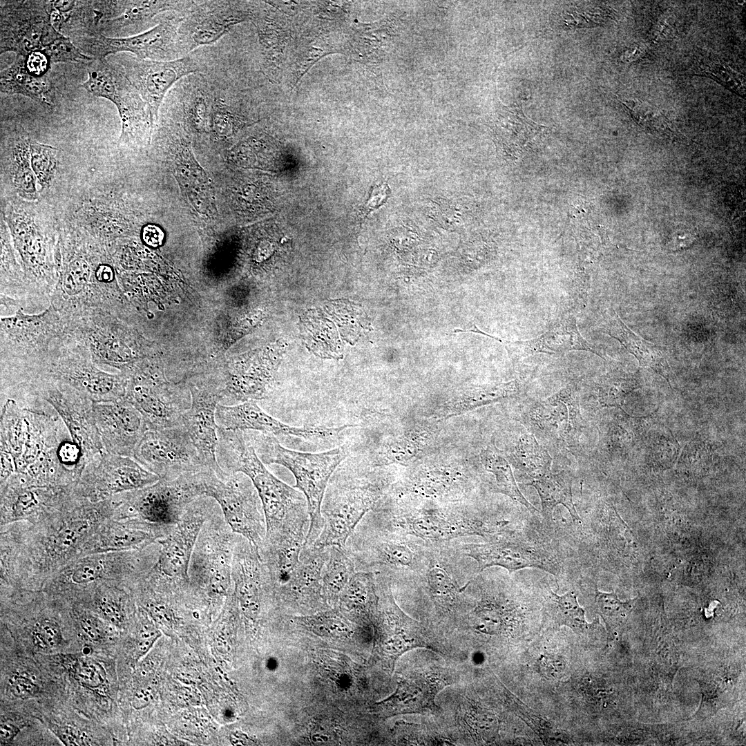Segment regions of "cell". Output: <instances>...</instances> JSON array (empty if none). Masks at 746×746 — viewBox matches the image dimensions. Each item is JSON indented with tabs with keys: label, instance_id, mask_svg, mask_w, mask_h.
I'll list each match as a JSON object with an SVG mask.
<instances>
[{
	"label": "cell",
	"instance_id": "6da1fadb",
	"mask_svg": "<svg viewBox=\"0 0 746 746\" xmlns=\"http://www.w3.org/2000/svg\"><path fill=\"white\" fill-rule=\"evenodd\" d=\"M0 483L66 486L77 482L86 463L79 446L51 407L1 402Z\"/></svg>",
	"mask_w": 746,
	"mask_h": 746
},
{
	"label": "cell",
	"instance_id": "7a4b0ae2",
	"mask_svg": "<svg viewBox=\"0 0 746 746\" xmlns=\"http://www.w3.org/2000/svg\"><path fill=\"white\" fill-rule=\"evenodd\" d=\"M116 504L113 497L85 501L35 524L3 526L16 555L18 589L41 590L49 577L81 555L90 536L113 516Z\"/></svg>",
	"mask_w": 746,
	"mask_h": 746
},
{
	"label": "cell",
	"instance_id": "3957f363",
	"mask_svg": "<svg viewBox=\"0 0 746 746\" xmlns=\"http://www.w3.org/2000/svg\"><path fill=\"white\" fill-rule=\"evenodd\" d=\"M216 457L227 473L250 478L262 502L266 520L265 540L307 537L310 517L303 493L272 475L258 457L246 434L218 430Z\"/></svg>",
	"mask_w": 746,
	"mask_h": 746
},
{
	"label": "cell",
	"instance_id": "277c9868",
	"mask_svg": "<svg viewBox=\"0 0 746 746\" xmlns=\"http://www.w3.org/2000/svg\"><path fill=\"white\" fill-rule=\"evenodd\" d=\"M264 464H278L291 472L295 488L305 495L310 525L305 544L312 545L323 527L321 505L327 484L347 456L343 447L318 453L289 450L280 444L276 437L259 432L249 439Z\"/></svg>",
	"mask_w": 746,
	"mask_h": 746
},
{
	"label": "cell",
	"instance_id": "5b68a950",
	"mask_svg": "<svg viewBox=\"0 0 746 746\" xmlns=\"http://www.w3.org/2000/svg\"><path fill=\"white\" fill-rule=\"evenodd\" d=\"M160 550L156 542L140 550L93 553L76 557L44 583L41 591L66 597L103 582L131 586L156 562Z\"/></svg>",
	"mask_w": 746,
	"mask_h": 746
},
{
	"label": "cell",
	"instance_id": "8992f818",
	"mask_svg": "<svg viewBox=\"0 0 746 746\" xmlns=\"http://www.w3.org/2000/svg\"><path fill=\"white\" fill-rule=\"evenodd\" d=\"M382 484L357 477L341 463L332 475L322 501L323 527L312 545L344 547L381 495Z\"/></svg>",
	"mask_w": 746,
	"mask_h": 746
},
{
	"label": "cell",
	"instance_id": "52a82bcc",
	"mask_svg": "<svg viewBox=\"0 0 746 746\" xmlns=\"http://www.w3.org/2000/svg\"><path fill=\"white\" fill-rule=\"evenodd\" d=\"M236 536L217 503L200 530L191 555L188 571L191 589L205 594L213 602L232 590Z\"/></svg>",
	"mask_w": 746,
	"mask_h": 746
},
{
	"label": "cell",
	"instance_id": "ba28073f",
	"mask_svg": "<svg viewBox=\"0 0 746 746\" xmlns=\"http://www.w3.org/2000/svg\"><path fill=\"white\" fill-rule=\"evenodd\" d=\"M202 495L213 498L232 531L251 542L258 550L266 536V520L256 488L242 472L220 478L213 470L200 471Z\"/></svg>",
	"mask_w": 746,
	"mask_h": 746
},
{
	"label": "cell",
	"instance_id": "9c48e42d",
	"mask_svg": "<svg viewBox=\"0 0 746 746\" xmlns=\"http://www.w3.org/2000/svg\"><path fill=\"white\" fill-rule=\"evenodd\" d=\"M202 494L199 472L173 480L160 479L141 489L113 496L117 505L113 518H136L151 523L174 525L185 508Z\"/></svg>",
	"mask_w": 746,
	"mask_h": 746
},
{
	"label": "cell",
	"instance_id": "30bf717a",
	"mask_svg": "<svg viewBox=\"0 0 746 746\" xmlns=\"http://www.w3.org/2000/svg\"><path fill=\"white\" fill-rule=\"evenodd\" d=\"M82 86L93 96L106 98L117 108L122 121L120 140H139L151 133V111L122 66L105 59H95Z\"/></svg>",
	"mask_w": 746,
	"mask_h": 746
},
{
	"label": "cell",
	"instance_id": "8fae6325",
	"mask_svg": "<svg viewBox=\"0 0 746 746\" xmlns=\"http://www.w3.org/2000/svg\"><path fill=\"white\" fill-rule=\"evenodd\" d=\"M12 396L17 400H39L50 405L80 448L86 464L104 450L93 416V402L74 388L61 382L41 379Z\"/></svg>",
	"mask_w": 746,
	"mask_h": 746
},
{
	"label": "cell",
	"instance_id": "7c38bea8",
	"mask_svg": "<svg viewBox=\"0 0 746 746\" xmlns=\"http://www.w3.org/2000/svg\"><path fill=\"white\" fill-rule=\"evenodd\" d=\"M463 550L477 562L479 572L493 566L503 567L510 573L535 568L557 579L564 571L560 554L548 544L528 537L521 530L497 535L486 543L466 544Z\"/></svg>",
	"mask_w": 746,
	"mask_h": 746
},
{
	"label": "cell",
	"instance_id": "4fadbf2b",
	"mask_svg": "<svg viewBox=\"0 0 746 746\" xmlns=\"http://www.w3.org/2000/svg\"><path fill=\"white\" fill-rule=\"evenodd\" d=\"M182 18L162 21L142 33L124 37L84 35L70 38L85 55L95 59L110 55L130 52L136 57L154 61H169L184 57L178 28Z\"/></svg>",
	"mask_w": 746,
	"mask_h": 746
},
{
	"label": "cell",
	"instance_id": "5bb4252c",
	"mask_svg": "<svg viewBox=\"0 0 746 746\" xmlns=\"http://www.w3.org/2000/svg\"><path fill=\"white\" fill-rule=\"evenodd\" d=\"M132 458L164 480L207 470L182 425L149 429L135 447Z\"/></svg>",
	"mask_w": 746,
	"mask_h": 746
},
{
	"label": "cell",
	"instance_id": "9a60e30c",
	"mask_svg": "<svg viewBox=\"0 0 746 746\" xmlns=\"http://www.w3.org/2000/svg\"><path fill=\"white\" fill-rule=\"evenodd\" d=\"M85 501L76 482L30 486L8 480L0 485V526L21 521L35 524Z\"/></svg>",
	"mask_w": 746,
	"mask_h": 746
},
{
	"label": "cell",
	"instance_id": "2e32d148",
	"mask_svg": "<svg viewBox=\"0 0 746 746\" xmlns=\"http://www.w3.org/2000/svg\"><path fill=\"white\" fill-rule=\"evenodd\" d=\"M160 479L133 458L104 450L86 465L76 482V489L84 499L97 502L119 493L143 488Z\"/></svg>",
	"mask_w": 746,
	"mask_h": 746
},
{
	"label": "cell",
	"instance_id": "e0dca14e",
	"mask_svg": "<svg viewBox=\"0 0 746 746\" xmlns=\"http://www.w3.org/2000/svg\"><path fill=\"white\" fill-rule=\"evenodd\" d=\"M50 6V1H1V54L26 57L61 35L52 24Z\"/></svg>",
	"mask_w": 746,
	"mask_h": 746
},
{
	"label": "cell",
	"instance_id": "ac0fdd59",
	"mask_svg": "<svg viewBox=\"0 0 746 746\" xmlns=\"http://www.w3.org/2000/svg\"><path fill=\"white\" fill-rule=\"evenodd\" d=\"M216 505L213 498L203 495L185 508L169 533L157 541L160 550L150 573L163 579L189 583L188 571L195 544L204 523Z\"/></svg>",
	"mask_w": 746,
	"mask_h": 746
},
{
	"label": "cell",
	"instance_id": "d6986e66",
	"mask_svg": "<svg viewBox=\"0 0 746 746\" xmlns=\"http://www.w3.org/2000/svg\"><path fill=\"white\" fill-rule=\"evenodd\" d=\"M124 68L128 79L149 106L155 121L164 98L180 79L200 71L191 57L169 61H154L124 55L116 59Z\"/></svg>",
	"mask_w": 746,
	"mask_h": 746
},
{
	"label": "cell",
	"instance_id": "ffe728a7",
	"mask_svg": "<svg viewBox=\"0 0 746 746\" xmlns=\"http://www.w3.org/2000/svg\"><path fill=\"white\" fill-rule=\"evenodd\" d=\"M216 420L218 426L226 430H254L276 437L294 436L307 440H334L346 428L352 426L345 425L338 428L323 425L292 427L265 412L254 401L235 405L219 403L216 408Z\"/></svg>",
	"mask_w": 746,
	"mask_h": 746
},
{
	"label": "cell",
	"instance_id": "44dd1931",
	"mask_svg": "<svg viewBox=\"0 0 746 746\" xmlns=\"http://www.w3.org/2000/svg\"><path fill=\"white\" fill-rule=\"evenodd\" d=\"M93 412L104 450L133 457L135 447L149 430L140 412L123 398L93 403Z\"/></svg>",
	"mask_w": 746,
	"mask_h": 746
},
{
	"label": "cell",
	"instance_id": "7402d4cb",
	"mask_svg": "<svg viewBox=\"0 0 746 746\" xmlns=\"http://www.w3.org/2000/svg\"><path fill=\"white\" fill-rule=\"evenodd\" d=\"M380 518L392 527H403L414 536L431 541L448 540L454 537L477 535L492 537L504 532L508 521L491 523L477 518L450 515L441 512L414 513L403 519L392 518L379 513Z\"/></svg>",
	"mask_w": 746,
	"mask_h": 746
},
{
	"label": "cell",
	"instance_id": "603a6c76",
	"mask_svg": "<svg viewBox=\"0 0 746 746\" xmlns=\"http://www.w3.org/2000/svg\"><path fill=\"white\" fill-rule=\"evenodd\" d=\"M190 392L191 405L182 414V425L198 450L204 468L224 478L228 474L220 468L216 457L218 426L216 412L222 396L216 390L204 388H191Z\"/></svg>",
	"mask_w": 746,
	"mask_h": 746
},
{
	"label": "cell",
	"instance_id": "cb8c5ba5",
	"mask_svg": "<svg viewBox=\"0 0 746 746\" xmlns=\"http://www.w3.org/2000/svg\"><path fill=\"white\" fill-rule=\"evenodd\" d=\"M173 526L136 518L111 517L103 522L87 539L80 556L143 549L168 534Z\"/></svg>",
	"mask_w": 746,
	"mask_h": 746
},
{
	"label": "cell",
	"instance_id": "d4e9b609",
	"mask_svg": "<svg viewBox=\"0 0 746 746\" xmlns=\"http://www.w3.org/2000/svg\"><path fill=\"white\" fill-rule=\"evenodd\" d=\"M231 3L214 1L196 4L182 18L178 33L184 54L216 42L244 20Z\"/></svg>",
	"mask_w": 746,
	"mask_h": 746
},
{
	"label": "cell",
	"instance_id": "484cf974",
	"mask_svg": "<svg viewBox=\"0 0 746 746\" xmlns=\"http://www.w3.org/2000/svg\"><path fill=\"white\" fill-rule=\"evenodd\" d=\"M124 398L140 412L151 430L182 425V414L191 402L187 394L140 380L126 389Z\"/></svg>",
	"mask_w": 746,
	"mask_h": 746
},
{
	"label": "cell",
	"instance_id": "4316f807",
	"mask_svg": "<svg viewBox=\"0 0 746 746\" xmlns=\"http://www.w3.org/2000/svg\"><path fill=\"white\" fill-rule=\"evenodd\" d=\"M328 548L305 544L296 566L284 582L274 586V591L297 606H318L323 593L322 571Z\"/></svg>",
	"mask_w": 746,
	"mask_h": 746
},
{
	"label": "cell",
	"instance_id": "83f0119b",
	"mask_svg": "<svg viewBox=\"0 0 746 746\" xmlns=\"http://www.w3.org/2000/svg\"><path fill=\"white\" fill-rule=\"evenodd\" d=\"M193 5V1H115L112 16L99 23L96 34L133 36L152 28L149 25L152 26L159 14L189 10Z\"/></svg>",
	"mask_w": 746,
	"mask_h": 746
},
{
	"label": "cell",
	"instance_id": "f1b7e54d",
	"mask_svg": "<svg viewBox=\"0 0 746 746\" xmlns=\"http://www.w3.org/2000/svg\"><path fill=\"white\" fill-rule=\"evenodd\" d=\"M129 586L115 582L94 584L66 597L81 604L112 627L126 626L133 612Z\"/></svg>",
	"mask_w": 746,
	"mask_h": 746
},
{
	"label": "cell",
	"instance_id": "f546056e",
	"mask_svg": "<svg viewBox=\"0 0 746 746\" xmlns=\"http://www.w3.org/2000/svg\"><path fill=\"white\" fill-rule=\"evenodd\" d=\"M504 344L510 352L519 356L537 353L555 355L572 350H582L602 357L595 347L580 334L576 320L573 317L562 320L551 329L535 338L514 342L505 341Z\"/></svg>",
	"mask_w": 746,
	"mask_h": 746
},
{
	"label": "cell",
	"instance_id": "4dcf8cb0",
	"mask_svg": "<svg viewBox=\"0 0 746 746\" xmlns=\"http://www.w3.org/2000/svg\"><path fill=\"white\" fill-rule=\"evenodd\" d=\"M578 415L577 400L573 390L567 388L535 405L530 419L542 432L562 437L577 425Z\"/></svg>",
	"mask_w": 746,
	"mask_h": 746
},
{
	"label": "cell",
	"instance_id": "1f68e13d",
	"mask_svg": "<svg viewBox=\"0 0 746 746\" xmlns=\"http://www.w3.org/2000/svg\"><path fill=\"white\" fill-rule=\"evenodd\" d=\"M600 329L618 340L638 359L640 365L651 368L669 381V365L660 347L633 332L615 311L612 310L605 317Z\"/></svg>",
	"mask_w": 746,
	"mask_h": 746
},
{
	"label": "cell",
	"instance_id": "d6a6232c",
	"mask_svg": "<svg viewBox=\"0 0 746 746\" xmlns=\"http://www.w3.org/2000/svg\"><path fill=\"white\" fill-rule=\"evenodd\" d=\"M528 484L536 489L539 496L545 525L549 526L553 524V510L559 504L566 507L574 522H581L573 503L572 477L569 473L562 471L553 474L551 471L539 478L532 479Z\"/></svg>",
	"mask_w": 746,
	"mask_h": 746
},
{
	"label": "cell",
	"instance_id": "836d02e7",
	"mask_svg": "<svg viewBox=\"0 0 746 746\" xmlns=\"http://www.w3.org/2000/svg\"><path fill=\"white\" fill-rule=\"evenodd\" d=\"M0 90L8 95L19 94L50 106V86L46 79L27 70L24 57L17 55L13 63L0 73Z\"/></svg>",
	"mask_w": 746,
	"mask_h": 746
},
{
	"label": "cell",
	"instance_id": "e575fe53",
	"mask_svg": "<svg viewBox=\"0 0 746 746\" xmlns=\"http://www.w3.org/2000/svg\"><path fill=\"white\" fill-rule=\"evenodd\" d=\"M544 614L546 623L551 627L566 626L577 634L586 633L593 624L585 619V611L577 601L576 593L569 591L559 595L546 585Z\"/></svg>",
	"mask_w": 746,
	"mask_h": 746
},
{
	"label": "cell",
	"instance_id": "d590c367",
	"mask_svg": "<svg viewBox=\"0 0 746 746\" xmlns=\"http://www.w3.org/2000/svg\"><path fill=\"white\" fill-rule=\"evenodd\" d=\"M356 571L354 563L344 547L329 546L322 571L323 593L329 600H335Z\"/></svg>",
	"mask_w": 746,
	"mask_h": 746
},
{
	"label": "cell",
	"instance_id": "8d00e7d4",
	"mask_svg": "<svg viewBox=\"0 0 746 746\" xmlns=\"http://www.w3.org/2000/svg\"><path fill=\"white\" fill-rule=\"evenodd\" d=\"M513 456L516 466L532 479L539 478L551 471V457L533 434H524L519 437Z\"/></svg>",
	"mask_w": 746,
	"mask_h": 746
},
{
	"label": "cell",
	"instance_id": "74e56055",
	"mask_svg": "<svg viewBox=\"0 0 746 746\" xmlns=\"http://www.w3.org/2000/svg\"><path fill=\"white\" fill-rule=\"evenodd\" d=\"M484 465L486 470L490 472L493 477V488L497 492L505 494L523 505L532 514L539 513L519 490L506 460L494 452L488 451L484 456Z\"/></svg>",
	"mask_w": 746,
	"mask_h": 746
},
{
	"label": "cell",
	"instance_id": "f35d334b",
	"mask_svg": "<svg viewBox=\"0 0 746 746\" xmlns=\"http://www.w3.org/2000/svg\"><path fill=\"white\" fill-rule=\"evenodd\" d=\"M375 589L374 573L356 571L341 593L344 608L350 611L367 613L373 606Z\"/></svg>",
	"mask_w": 746,
	"mask_h": 746
},
{
	"label": "cell",
	"instance_id": "ab89813d",
	"mask_svg": "<svg viewBox=\"0 0 746 746\" xmlns=\"http://www.w3.org/2000/svg\"><path fill=\"white\" fill-rule=\"evenodd\" d=\"M291 621L300 627L322 636H341L349 633L347 620L336 610L295 616L291 618Z\"/></svg>",
	"mask_w": 746,
	"mask_h": 746
},
{
	"label": "cell",
	"instance_id": "60d3db41",
	"mask_svg": "<svg viewBox=\"0 0 746 746\" xmlns=\"http://www.w3.org/2000/svg\"><path fill=\"white\" fill-rule=\"evenodd\" d=\"M596 606L609 632L623 625L633 609L635 600L622 602L615 592L606 593L595 589Z\"/></svg>",
	"mask_w": 746,
	"mask_h": 746
},
{
	"label": "cell",
	"instance_id": "b9f144b4",
	"mask_svg": "<svg viewBox=\"0 0 746 746\" xmlns=\"http://www.w3.org/2000/svg\"><path fill=\"white\" fill-rule=\"evenodd\" d=\"M213 99L202 86H194L189 89L181 108L184 117L195 129L203 131L210 121Z\"/></svg>",
	"mask_w": 746,
	"mask_h": 746
},
{
	"label": "cell",
	"instance_id": "7bdbcfd3",
	"mask_svg": "<svg viewBox=\"0 0 746 746\" xmlns=\"http://www.w3.org/2000/svg\"><path fill=\"white\" fill-rule=\"evenodd\" d=\"M42 50L48 55L51 63L92 62L95 60L77 47L69 37L64 35L46 45Z\"/></svg>",
	"mask_w": 746,
	"mask_h": 746
},
{
	"label": "cell",
	"instance_id": "ee69618b",
	"mask_svg": "<svg viewBox=\"0 0 746 746\" xmlns=\"http://www.w3.org/2000/svg\"><path fill=\"white\" fill-rule=\"evenodd\" d=\"M31 163L37 178L42 184L52 178L57 166V149L38 142L30 143Z\"/></svg>",
	"mask_w": 746,
	"mask_h": 746
},
{
	"label": "cell",
	"instance_id": "f6af8a7d",
	"mask_svg": "<svg viewBox=\"0 0 746 746\" xmlns=\"http://www.w3.org/2000/svg\"><path fill=\"white\" fill-rule=\"evenodd\" d=\"M638 385V381L632 377L610 379L599 388V402L603 406L620 407L625 396Z\"/></svg>",
	"mask_w": 746,
	"mask_h": 746
},
{
	"label": "cell",
	"instance_id": "bcb514c9",
	"mask_svg": "<svg viewBox=\"0 0 746 746\" xmlns=\"http://www.w3.org/2000/svg\"><path fill=\"white\" fill-rule=\"evenodd\" d=\"M426 577L432 591L439 597L454 595L457 591L456 583L446 568L437 562H430Z\"/></svg>",
	"mask_w": 746,
	"mask_h": 746
},
{
	"label": "cell",
	"instance_id": "7dc6e473",
	"mask_svg": "<svg viewBox=\"0 0 746 746\" xmlns=\"http://www.w3.org/2000/svg\"><path fill=\"white\" fill-rule=\"evenodd\" d=\"M622 104L628 108L633 118L643 127L648 128L651 131H664L668 125L664 121V117L660 113L652 110L651 108L633 100L622 101ZM654 130V131H655Z\"/></svg>",
	"mask_w": 746,
	"mask_h": 746
},
{
	"label": "cell",
	"instance_id": "c3c4849f",
	"mask_svg": "<svg viewBox=\"0 0 746 746\" xmlns=\"http://www.w3.org/2000/svg\"><path fill=\"white\" fill-rule=\"evenodd\" d=\"M700 68L698 72L714 78L739 95H745V84L743 77L740 78L738 73L730 68L720 64H709L702 66Z\"/></svg>",
	"mask_w": 746,
	"mask_h": 746
},
{
	"label": "cell",
	"instance_id": "681fc988",
	"mask_svg": "<svg viewBox=\"0 0 746 746\" xmlns=\"http://www.w3.org/2000/svg\"><path fill=\"white\" fill-rule=\"evenodd\" d=\"M75 674L79 681L90 689L102 687L106 680L103 668L92 660L80 661L75 667Z\"/></svg>",
	"mask_w": 746,
	"mask_h": 746
},
{
	"label": "cell",
	"instance_id": "f907efd6",
	"mask_svg": "<svg viewBox=\"0 0 746 746\" xmlns=\"http://www.w3.org/2000/svg\"><path fill=\"white\" fill-rule=\"evenodd\" d=\"M602 8L592 6H577L567 15L573 17V22L571 24L575 27L593 26L603 23L604 19L608 17L605 14V10Z\"/></svg>",
	"mask_w": 746,
	"mask_h": 746
},
{
	"label": "cell",
	"instance_id": "816d5d0a",
	"mask_svg": "<svg viewBox=\"0 0 746 746\" xmlns=\"http://www.w3.org/2000/svg\"><path fill=\"white\" fill-rule=\"evenodd\" d=\"M8 688L12 694L20 699L36 696L39 687L30 678L19 673L12 674L8 679Z\"/></svg>",
	"mask_w": 746,
	"mask_h": 746
},
{
	"label": "cell",
	"instance_id": "f5cc1de1",
	"mask_svg": "<svg viewBox=\"0 0 746 746\" xmlns=\"http://www.w3.org/2000/svg\"><path fill=\"white\" fill-rule=\"evenodd\" d=\"M24 59L27 70L37 77H43L50 67L51 61L42 50L30 52L24 57Z\"/></svg>",
	"mask_w": 746,
	"mask_h": 746
},
{
	"label": "cell",
	"instance_id": "db71d44e",
	"mask_svg": "<svg viewBox=\"0 0 746 746\" xmlns=\"http://www.w3.org/2000/svg\"><path fill=\"white\" fill-rule=\"evenodd\" d=\"M390 193V189L386 183L376 186L372 190L370 198L365 205L366 213L383 204L387 201Z\"/></svg>",
	"mask_w": 746,
	"mask_h": 746
},
{
	"label": "cell",
	"instance_id": "11a10c76",
	"mask_svg": "<svg viewBox=\"0 0 746 746\" xmlns=\"http://www.w3.org/2000/svg\"><path fill=\"white\" fill-rule=\"evenodd\" d=\"M164 237L162 229L155 224H147L143 228L142 240L150 247L157 248L162 245Z\"/></svg>",
	"mask_w": 746,
	"mask_h": 746
},
{
	"label": "cell",
	"instance_id": "9f6ffc18",
	"mask_svg": "<svg viewBox=\"0 0 746 746\" xmlns=\"http://www.w3.org/2000/svg\"><path fill=\"white\" fill-rule=\"evenodd\" d=\"M21 728L19 725L8 720H1L0 725L1 745L10 743L18 734Z\"/></svg>",
	"mask_w": 746,
	"mask_h": 746
},
{
	"label": "cell",
	"instance_id": "6f0895ef",
	"mask_svg": "<svg viewBox=\"0 0 746 746\" xmlns=\"http://www.w3.org/2000/svg\"><path fill=\"white\" fill-rule=\"evenodd\" d=\"M95 278L99 282L110 283L114 279V271L107 265H99L95 271Z\"/></svg>",
	"mask_w": 746,
	"mask_h": 746
},
{
	"label": "cell",
	"instance_id": "680465c9",
	"mask_svg": "<svg viewBox=\"0 0 746 746\" xmlns=\"http://www.w3.org/2000/svg\"><path fill=\"white\" fill-rule=\"evenodd\" d=\"M149 702V694L146 691L140 690L135 693L133 698V706L136 709L143 708Z\"/></svg>",
	"mask_w": 746,
	"mask_h": 746
}]
</instances>
